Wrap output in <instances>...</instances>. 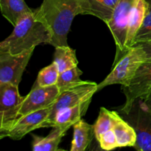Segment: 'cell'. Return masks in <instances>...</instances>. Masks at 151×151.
<instances>
[{
	"instance_id": "25",
	"label": "cell",
	"mask_w": 151,
	"mask_h": 151,
	"mask_svg": "<svg viewBox=\"0 0 151 151\" xmlns=\"http://www.w3.org/2000/svg\"><path fill=\"white\" fill-rule=\"evenodd\" d=\"M134 45L138 46L143 50L146 60H151V41L137 42L135 43Z\"/></svg>"
},
{
	"instance_id": "2",
	"label": "cell",
	"mask_w": 151,
	"mask_h": 151,
	"mask_svg": "<svg viewBox=\"0 0 151 151\" xmlns=\"http://www.w3.org/2000/svg\"><path fill=\"white\" fill-rule=\"evenodd\" d=\"M51 35L47 27L37 20L33 12L27 14L14 26L12 33L0 42V52L19 55L40 44H50Z\"/></svg>"
},
{
	"instance_id": "9",
	"label": "cell",
	"mask_w": 151,
	"mask_h": 151,
	"mask_svg": "<svg viewBox=\"0 0 151 151\" xmlns=\"http://www.w3.org/2000/svg\"><path fill=\"white\" fill-rule=\"evenodd\" d=\"M34 50L32 48L19 55L0 52V83H8L19 86Z\"/></svg>"
},
{
	"instance_id": "10",
	"label": "cell",
	"mask_w": 151,
	"mask_h": 151,
	"mask_svg": "<svg viewBox=\"0 0 151 151\" xmlns=\"http://www.w3.org/2000/svg\"><path fill=\"white\" fill-rule=\"evenodd\" d=\"M59 94L60 91L56 85L32 88L30 92L24 97L21 103L18 112L19 118L31 112L52 106Z\"/></svg>"
},
{
	"instance_id": "26",
	"label": "cell",
	"mask_w": 151,
	"mask_h": 151,
	"mask_svg": "<svg viewBox=\"0 0 151 151\" xmlns=\"http://www.w3.org/2000/svg\"><path fill=\"white\" fill-rule=\"evenodd\" d=\"M141 100L142 101L144 106L147 108V110L150 112L151 114V91H149L147 94L141 97Z\"/></svg>"
},
{
	"instance_id": "6",
	"label": "cell",
	"mask_w": 151,
	"mask_h": 151,
	"mask_svg": "<svg viewBox=\"0 0 151 151\" xmlns=\"http://www.w3.org/2000/svg\"><path fill=\"white\" fill-rule=\"evenodd\" d=\"M123 114L126 121L137 134L134 148L137 150L151 151V114L141 99H137L131 109Z\"/></svg>"
},
{
	"instance_id": "20",
	"label": "cell",
	"mask_w": 151,
	"mask_h": 151,
	"mask_svg": "<svg viewBox=\"0 0 151 151\" xmlns=\"http://www.w3.org/2000/svg\"><path fill=\"white\" fill-rule=\"evenodd\" d=\"M82 73V71L78 69V66L69 70L64 71L61 73H59L57 83H56L59 91L62 92L68 88L81 83L83 81L80 78Z\"/></svg>"
},
{
	"instance_id": "14",
	"label": "cell",
	"mask_w": 151,
	"mask_h": 151,
	"mask_svg": "<svg viewBox=\"0 0 151 151\" xmlns=\"http://www.w3.org/2000/svg\"><path fill=\"white\" fill-rule=\"evenodd\" d=\"M113 118V131L116 136L118 147H134L137 141L134 128L122 119L116 111H111Z\"/></svg>"
},
{
	"instance_id": "8",
	"label": "cell",
	"mask_w": 151,
	"mask_h": 151,
	"mask_svg": "<svg viewBox=\"0 0 151 151\" xmlns=\"http://www.w3.org/2000/svg\"><path fill=\"white\" fill-rule=\"evenodd\" d=\"M151 91V60L143 62L136 72L129 83L122 86L125 103L121 111L127 113L134 102Z\"/></svg>"
},
{
	"instance_id": "5",
	"label": "cell",
	"mask_w": 151,
	"mask_h": 151,
	"mask_svg": "<svg viewBox=\"0 0 151 151\" xmlns=\"http://www.w3.org/2000/svg\"><path fill=\"white\" fill-rule=\"evenodd\" d=\"M97 91V84L94 82L83 81L81 83L60 92L52 106L49 116L42 125V128H52L55 119L61 111L75 106L81 102L92 98Z\"/></svg>"
},
{
	"instance_id": "17",
	"label": "cell",
	"mask_w": 151,
	"mask_h": 151,
	"mask_svg": "<svg viewBox=\"0 0 151 151\" xmlns=\"http://www.w3.org/2000/svg\"><path fill=\"white\" fill-rule=\"evenodd\" d=\"M74 126L73 139L71 151H84L92 140L94 126L80 119Z\"/></svg>"
},
{
	"instance_id": "22",
	"label": "cell",
	"mask_w": 151,
	"mask_h": 151,
	"mask_svg": "<svg viewBox=\"0 0 151 151\" xmlns=\"http://www.w3.org/2000/svg\"><path fill=\"white\" fill-rule=\"evenodd\" d=\"M113 125L111 111L106 108H100L99 116L94 125V133L96 138L97 139L102 134L113 129Z\"/></svg>"
},
{
	"instance_id": "4",
	"label": "cell",
	"mask_w": 151,
	"mask_h": 151,
	"mask_svg": "<svg viewBox=\"0 0 151 151\" xmlns=\"http://www.w3.org/2000/svg\"><path fill=\"white\" fill-rule=\"evenodd\" d=\"M136 1L137 0H118L110 20L106 23L113 35L116 47L113 65L129 51L126 46L127 30L130 16Z\"/></svg>"
},
{
	"instance_id": "7",
	"label": "cell",
	"mask_w": 151,
	"mask_h": 151,
	"mask_svg": "<svg viewBox=\"0 0 151 151\" xmlns=\"http://www.w3.org/2000/svg\"><path fill=\"white\" fill-rule=\"evenodd\" d=\"M23 99L18 86L0 83V128L9 131L13 127L19 118L18 112Z\"/></svg>"
},
{
	"instance_id": "27",
	"label": "cell",
	"mask_w": 151,
	"mask_h": 151,
	"mask_svg": "<svg viewBox=\"0 0 151 151\" xmlns=\"http://www.w3.org/2000/svg\"><path fill=\"white\" fill-rule=\"evenodd\" d=\"M9 136V131L5 129H2L0 128V139L5 138V137H8Z\"/></svg>"
},
{
	"instance_id": "3",
	"label": "cell",
	"mask_w": 151,
	"mask_h": 151,
	"mask_svg": "<svg viewBox=\"0 0 151 151\" xmlns=\"http://www.w3.org/2000/svg\"><path fill=\"white\" fill-rule=\"evenodd\" d=\"M146 60L143 50L137 45H133L129 51L120 60L113 65L111 72L97 85V91L113 84L128 85L135 75L140 65Z\"/></svg>"
},
{
	"instance_id": "18",
	"label": "cell",
	"mask_w": 151,
	"mask_h": 151,
	"mask_svg": "<svg viewBox=\"0 0 151 151\" xmlns=\"http://www.w3.org/2000/svg\"><path fill=\"white\" fill-rule=\"evenodd\" d=\"M67 131L60 128H54L47 137H41L32 135V147L34 151H57L61 139Z\"/></svg>"
},
{
	"instance_id": "1",
	"label": "cell",
	"mask_w": 151,
	"mask_h": 151,
	"mask_svg": "<svg viewBox=\"0 0 151 151\" xmlns=\"http://www.w3.org/2000/svg\"><path fill=\"white\" fill-rule=\"evenodd\" d=\"M81 14L78 0H44L33 11L37 20L42 22L51 35L50 45L68 46L67 35L74 18Z\"/></svg>"
},
{
	"instance_id": "19",
	"label": "cell",
	"mask_w": 151,
	"mask_h": 151,
	"mask_svg": "<svg viewBox=\"0 0 151 151\" xmlns=\"http://www.w3.org/2000/svg\"><path fill=\"white\" fill-rule=\"evenodd\" d=\"M53 62L57 65L59 73L75 67L78 63L75 51L69 46L55 47Z\"/></svg>"
},
{
	"instance_id": "21",
	"label": "cell",
	"mask_w": 151,
	"mask_h": 151,
	"mask_svg": "<svg viewBox=\"0 0 151 151\" xmlns=\"http://www.w3.org/2000/svg\"><path fill=\"white\" fill-rule=\"evenodd\" d=\"M58 76L59 72L57 65L52 62L51 64L40 71L32 88L56 85Z\"/></svg>"
},
{
	"instance_id": "11",
	"label": "cell",
	"mask_w": 151,
	"mask_h": 151,
	"mask_svg": "<svg viewBox=\"0 0 151 151\" xmlns=\"http://www.w3.org/2000/svg\"><path fill=\"white\" fill-rule=\"evenodd\" d=\"M52 106V105L20 116L9 130L8 137L13 140H20L31 131L42 128L50 115Z\"/></svg>"
},
{
	"instance_id": "13",
	"label": "cell",
	"mask_w": 151,
	"mask_h": 151,
	"mask_svg": "<svg viewBox=\"0 0 151 151\" xmlns=\"http://www.w3.org/2000/svg\"><path fill=\"white\" fill-rule=\"evenodd\" d=\"M91 99L81 102L78 105L59 112L55 116L52 128H60L68 131L71 126L81 119L88 109Z\"/></svg>"
},
{
	"instance_id": "24",
	"label": "cell",
	"mask_w": 151,
	"mask_h": 151,
	"mask_svg": "<svg viewBox=\"0 0 151 151\" xmlns=\"http://www.w3.org/2000/svg\"><path fill=\"white\" fill-rule=\"evenodd\" d=\"M100 147L103 150H111L118 147L116 136L113 129L107 131L97 139Z\"/></svg>"
},
{
	"instance_id": "12",
	"label": "cell",
	"mask_w": 151,
	"mask_h": 151,
	"mask_svg": "<svg viewBox=\"0 0 151 151\" xmlns=\"http://www.w3.org/2000/svg\"><path fill=\"white\" fill-rule=\"evenodd\" d=\"M81 14L91 15L107 23L118 0H78Z\"/></svg>"
},
{
	"instance_id": "16",
	"label": "cell",
	"mask_w": 151,
	"mask_h": 151,
	"mask_svg": "<svg viewBox=\"0 0 151 151\" xmlns=\"http://www.w3.org/2000/svg\"><path fill=\"white\" fill-rule=\"evenodd\" d=\"M147 6V3L146 0H137L135 5L133 7L128 21L127 30L126 46L128 50H130V48L134 45V38L143 22Z\"/></svg>"
},
{
	"instance_id": "23",
	"label": "cell",
	"mask_w": 151,
	"mask_h": 151,
	"mask_svg": "<svg viewBox=\"0 0 151 151\" xmlns=\"http://www.w3.org/2000/svg\"><path fill=\"white\" fill-rule=\"evenodd\" d=\"M147 3L145 15L142 25L134 38V43L151 41V0H146Z\"/></svg>"
},
{
	"instance_id": "15",
	"label": "cell",
	"mask_w": 151,
	"mask_h": 151,
	"mask_svg": "<svg viewBox=\"0 0 151 151\" xmlns=\"http://www.w3.org/2000/svg\"><path fill=\"white\" fill-rule=\"evenodd\" d=\"M0 10L13 27L22 18L33 12L24 0H0Z\"/></svg>"
}]
</instances>
